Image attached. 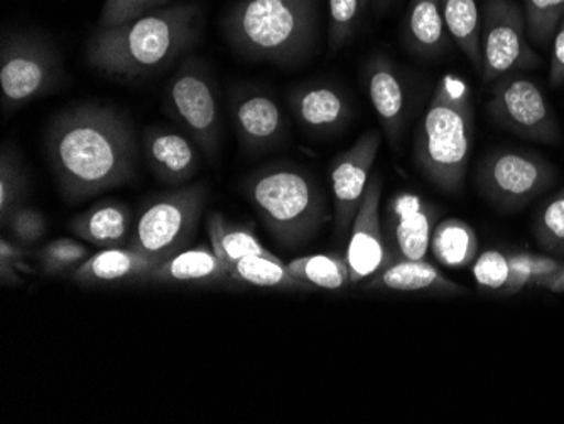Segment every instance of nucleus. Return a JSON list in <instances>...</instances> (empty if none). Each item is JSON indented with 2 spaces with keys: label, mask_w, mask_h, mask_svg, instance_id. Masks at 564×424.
I'll return each mask as SVG.
<instances>
[{
  "label": "nucleus",
  "mask_w": 564,
  "mask_h": 424,
  "mask_svg": "<svg viewBox=\"0 0 564 424\" xmlns=\"http://www.w3.org/2000/svg\"><path fill=\"white\" fill-rule=\"evenodd\" d=\"M380 198H382V178L373 176L355 215L350 240L345 252L351 286L364 283L380 269L391 264V256L383 239L382 220H380Z\"/></svg>",
  "instance_id": "nucleus-15"
},
{
  "label": "nucleus",
  "mask_w": 564,
  "mask_h": 424,
  "mask_svg": "<svg viewBox=\"0 0 564 424\" xmlns=\"http://www.w3.org/2000/svg\"><path fill=\"white\" fill-rule=\"evenodd\" d=\"M65 80L62 55L46 34L6 31L0 43V90L6 116L55 91Z\"/></svg>",
  "instance_id": "nucleus-6"
},
{
  "label": "nucleus",
  "mask_w": 564,
  "mask_h": 424,
  "mask_svg": "<svg viewBox=\"0 0 564 424\" xmlns=\"http://www.w3.org/2000/svg\"><path fill=\"white\" fill-rule=\"evenodd\" d=\"M438 218V208L423 196L408 192L392 196L380 214L391 262L426 261Z\"/></svg>",
  "instance_id": "nucleus-12"
},
{
  "label": "nucleus",
  "mask_w": 564,
  "mask_h": 424,
  "mask_svg": "<svg viewBox=\"0 0 564 424\" xmlns=\"http://www.w3.org/2000/svg\"><path fill=\"white\" fill-rule=\"evenodd\" d=\"M28 251L15 240L2 237L0 240V283L4 286H15L21 283L18 271L30 272V265L25 262Z\"/></svg>",
  "instance_id": "nucleus-37"
},
{
  "label": "nucleus",
  "mask_w": 564,
  "mask_h": 424,
  "mask_svg": "<svg viewBox=\"0 0 564 424\" xmlns=\"http://www.w3.org/2000/svg\"><path fill=\"white\" fill-rule=\"evenodd\" d=\"M544 290L551 291V293H564V265L544 284Z\"/></svg>",
  "instance_id": "nucleus-39"
},
{
  "label": "nucleus",
  "mask_w": 564,
  "mask_h": 424,
  "mask_svg": "<svg viewBox=\"0 0 564 424\" xmlns=\"http://www.w3.org/2000/svg\"><path fill=\"white\" fill-rule=\"evenodd\" d=\"M490 119L528 141L556 145L561 142V128L553 106L543 88L524 73L507 75L494 84L487 104Z\"/></svg>",
  "instance_id": "nucleus-11"
},
{
  "label": "nucleus",
  "mask_w": 564,
  "mask_h": 424,
  "mask_svg": "<svg viewBox=\"0 0 564 424\" xmlns=\"http://www.w3.org/2000/svg\"><path fill=\"white\" fill-rule=\"evenodd\" d=\"M44 149L59 192L72 204L131 183L139 161L132 120L100 104H76L56 113Z\"/></svg>",
  "instance_id": "nucleus-1"
},
{
  "label": "nucleus",
  "mask_w": 564,
  "mask_h": 424,
  "mask_svg": "<svg viewBox=\"0 0 564 424\" xmlns=\"http://www.w3.org/2000/svg\"><path fill=\"white\" fill-rule=\"evenodd\" d=\"M205 8L199 0L176 2L122 26L97 28L88 37V66L104 77L139 81L158 75L202 40Z\"/></svg>",
  "instance_id": "nucleus-2"
},
{
  "label": "nucleus",
  "mask_w": 564,
  "mask_h": 424,
  "mask_svg": "<svg viewBox=\"0 0 564 424\" xmlns=\"http://www.w3.org/2000/svg\"><path fill=\"white\" fill-rule=\"evenodd\" d=\"M28 195V171L18 149L2 145L0 151V221L4 226L9 215L24 204Z\"/></svg>",
  "instance_id": "nucleus-30"
},
{
  "label": "nucleus",
  "mask_w": 564,
  "mask_h": 424,
  "mask_svg": "<svg viewBox=\"0 0 564 424\" xmlns=\"http://www.w3.org/2000/svg\"><path fill=\"white\" fill-rule=\"evenodd\" d=\"M522 11L529 40L538 46H546L563 19L564 0H522Z\"/></svg>",
  "instance_id": "nucleus-33"
},
{
  "label": "nucleus",
  "mask_w": 564,
  "mask_h": 424,
  "mask_svg": "<svg viewBox=\"0 0 564 424\" xmlns=\"http://www.w3.org/2000/svg\"><path fill=\"white\" fill-rule=\"evenodd\" d=\"M230 276L236 284L246 286L262 287V290L291 291V293H307L315 287L303 283L291 274L288 264L269 256H250L240 259L236 264L228 268Z\"/></svg>",
  "instance_id": "nucleus-24"
},
{
  "label": "nucleus",
  "mask_w": 564,
  "mask_h": 424,
  "mask_svg": "<svg viewBox=\"0 0 564 424\" xmlns=\"http://www.w3.org/2000/svg\"><path fill=\"white\" fill-rule=\"evenodd\" d=\"M9 237L21 246L30 247L46 236V218L37 208L22 204L4 224Z\"/></svg>",
  "instance_id": "nucleus-36"
},
{
  "label": "nucleus",
  "mask_w": 564,
  "mask_h": 424,
  "mask_svg": "<svg viewBox=\"0 0 564 424\" xmlns=\"http://www.w3.org/2000/svg\"><path fill=\"white\" fill-rule=\"evenodd\" d=\"M478 237L474 227L459 218L440 220L434 227L431 252L446 268H468L478 256Z\"/></svg>",
  "instance_id": "nucleus-25"
},
{
  "label": "nucleus",
  "mask_w": 564,
  "mask_h": 424,
  "mask_svg": "<svg viewBox=\"0 0 564 424\" xmlns=\"http://www.w3.org/2000/svg\"><path fill=\"white\" fill-rule=\"evenodd\" d=\"M41 272L46 276H62L84 264L90 252L84 243L73 239H56L41 247L36 254Z\"/></svg>",
  "instance_id": "nucleus-32"
},
{
  "label": "nucleus",
  "mask_w": 564,
  "mask_h": 424,
  "mask_svg": "<svg viewBox=\"0 0 564 424\" xmlns=\"http://www.w3.org/2000/svg\"><path fill=\"white\" fill-rule=\"evenodd\" d=\"M142 153L156 180L174 188L188 185L202 167L196 142L188 134L161 126L145 129Z\"/></svg>",
  "instance_id": "nucleus-18"
},
{
  "label": "nucleus",
  "mask_w": 564,
  "mask_h": 424,
  "mask_svg": "<svg viewBox=\"0 0 564 424\" xmlns=\"http://www.w3.org/2000/svg\"><path fill=\"white\" fill-rule=\"evenodd\" d=\"M322 15L323 0H236L220 30L240 58L294 68L315 56Z\"/></svg>",
  "instance_id": "nucleus-3"
},
{
  "label": "nucleus",
  "mask_w": 564,
  "mask_h": 424,
  "mask_svg": "<svg viewBox=\"0 0 564 424\" xmlns=\"http://www.w3.org/2000/svg\"><path fill=\"white\" fill-rule=\"evenodd\" d=\"M364 290L391 293H424L438 296H464L468 290L449 280L427 261H392L366 281Z\"/></svg>",
  "instance_id": "nucleus-19"
},
{
  "label": "nucleus",
  "mask_w": 564,
  "mask_h": 424,
  "mask_svg": "<svg viewBox=\"0 0 564 424\" xmlns=\"http://www.w3.org/2000/svg\"><path fill=\"white\" fill-rule=\"evenodd\" d=\"M392 0H370V8L376 9V11L382 12L391 6Z\"/></svg>",
  "instance_id": "nucleus-40"
},
{
  "label": "nucleus",
  "mask_w": 564,
  "mask_h": 424,
  "mask_svg": "<svg viewBox=\"0 0 564 424\" xmlns=\"http://www.w3.org/2000/svg\"><path fill=\"white\" fill-rule=\"evenodd\" d=\"M166 110L198 145L208 161H217L221 145V112L210 69L202 59L183 58L166 87Z\"/></svg>",
  "instance_id": "nucleus-8"
},
{
  "label": "nucleus",
  "mask_w": 564,
  "mask_h": 424,
  "mask_svg": "<svg viewBox=\"0 0 564 424\" xmlns=\"http://www.w3.org/2000/svg\"><path fill=\"white\" fill-rule=\"evenodd\" d=\"M291 274L318 290L338 291L351 286L347 261L340 254L301 256L288 264Z\"/></svg>",
  "instance_id": "nucleus-28"
},
{
  "label": "nucleus",
  "mask_w": 564,
  "mask_h": 424,
  "mask_svg": "<svg viewBox=\"0 0 564 424\" xmlns=\"http://www.w3.org/2000/svg\"><path fill=\"white\" fill-rule=\"evenodd\" d=\"M524 11L516 0H485L481 8V80L494 85L500 78L541 65L529 44Z\"/></svg>",
  "instance_id": "nucleus-10"
},
{
  "label": "nucleus",
  "mask_w": 564,
  "mask_h": 424,
  "mask_svg": "<svg viewBox=\"0 0 564 424\" xmlns=\"http://www.w3.org/2000/svg\"><path fill=\"white\" fill-rule=\"evenodd\" d=\"M243 193L272 239L300 249L332 218L318 180L296 163H271L243 180Z\"/></svg>",
  "instance_id": "nucleus-5"
},
{
  "label": "nucleus",
  "mask_w": 564,
  "mask_h": 424,
  "mask_svg": "<svg viewBox=\"0 0 564 424\" xmlns=\"http://www.w3.org/2000/svg\"><path fill=\"white\" fill-rule=\"evenodd\" d=\"M177 0H106L98 15L97 28L122 26L148 12L176 4Z\"/></svg>",
  "instance_id": "nucleus-35"
},
{
  "label": "nucleus",
  "mask_w": 564,
  "mask_h": 424,
  "mask_svg": "<svg viewBox=\"0 0 564 424\" xmlns=\"http://www.w3.org/2000/svg\"><path fill=\"white\" fill-rule=\"evenodd\" d=\"M230 117L239 144L249 154L271 153L290 131L286 113L274 95L258 87H237L230 95Z\"/></svg>",
  "instance_id": "nucleus-13"
},
{
  "label": "nucleus",
  "mask_w": 564,
  "mask_h": 424,
  "mask_svg": "<svg viewBox=\"0 0 564 424\" xmlns=\"http://www.w3.org/2000/svg\"><path fill=\"white\" fill-rule=\"evenodd\" d=\"M471 265H474V278L478 290L500 294V296H512L509 252L489 249L478 254Z\"/></svg>",
  "instance_id": "nucleus-34"
},
{
  "label": "nucleus",
  "mask_w": 564,
  "mask_h": 424,
  "mask_svg": "<svg viewBox=\"0 0 564 424\" xmlns=\"http://www.w3.org/2000/svg\"><path fill=\"white\" fill-rule=\"evenodd\" d=\"M380 142L382 138L379 132L370 129L329 166V183L335 204V232L340 237L351 229L364 193L372 178L370 174L379 154Z\"/></svg>",
  "instance_id": "nucleus-14"
},
{
  "label": "nucleus",
  "mask_w": 564,
  "mask_h": 424,
  "mask_svg": "<svg viewBox=\"0 0 564 424\" xmlns=\"http://www.w3.org/2000/svg\"><path fill=\"white\" fill-rule=\"evenodd\" d=\"M532 230L544 252L564 258V186L538 210Z\"/></svg>",
  "instance_id": "nucleus-31"
},
{
  "label": "nucleus",
  "mask_w": 564,
  "mask_h": 424,
  "mask_svg": "<svg viewBox=\"0 0 564 424\" xmlns=\"http://www.w3.org/2000/svg\"><path fill=\"white\" fill-rule=\"evenodd\" d=\"M474 94L459 75L440 78L414 139V163L442 192L462 193L474 144Z\"/></svg>",
  "instance_id": "nucleus-4"
},
{
  "label": "nucleus",
  "mask_w": 564,
  "mask_h": 424,
  "mask_svg": "<svg viewBox=\"0 0 564 424\" xmlns=\"http://www.w3.org/2000/svg\"><path fill=\"white\" fill-rule=\"evenodd\" d=\"M402 43L421 58H438L453 43L443 18L442 0H409Z\"/></svg>",
  "instance_id": "nucleus-22"
},
{
  "label": "nucleus",
  "mask_w": 564,
  "mask_h": 424,
  "mask_svg": "<svg viewBox=\"0 0 564 424\" xmlns=\"http://www.w3.org/2000/svg\"><path fill=\"white\" fill-rule=\"evenodd\" d=\"M207 232L212 249L227 268L250 256L271 254L249 227L237 226L218 211L208 215Z\"/></svg>",
  "instance_id": "nucleus-26"
},
{
  "label": "nucleus",
  "mask_w": 564,
  "mask_h": 424,
  "mask_svg": "<svg viewBox=\"0 0 564 424\" xmlns=\"http://www.w3.org/2000/svg\"><path fill=\"white\" fill-rule=\"evenodd\" d=\"M207 198L203 183L152 196L134 220L129 247L158 262L183 251L195 236Z\"/></svg>",
  "instance_id": "nucleus-7"
},
{
  "label": "nucleus",
  "mask_w": 564,
  "mask_h": 424,
  "mask_svg": "<svg viewBox=\"0 0 564 424\" xmlns=\"http://www.w3.org/2000/svg\"><path fill=\"white\" fill-rule=\"evenodd\" d=\"M364 85L370 106L382 126L389 144L398 151L409 119V85L404 72L389 56L376 55L362 68Z\"/></svg>",
  "instance_id": "nucleus-16"
},
{
  "label": "nucleus",
  "mask_w": 564,
  "mask_h": 424,
  "mask_svg": "<svg viewBox=\"0 0 564 424\" xmlns=\"http://www.w3.org/2000/svg\"><path fill=\"white\" fill-rule=\"evenodd\" d=\"M138 283L214 286V284H232L234 281L227 265L215 254L214 249L202 243L192 249H183L166 261L160 262Z\"/></svg>",
  "instance_id": "nucleus-20"
},
{
  "label": "nucleus",
  "mask_w": 564,
  "mask_h": 424,
  "mask_svg": "<svg viewBox=\"0 0 564 424\" xmlns=\"http://www.w3.org/2000/svg\"><path fill=\"white\" fill-rule=\"evenodd\" d=\"M443 18L453 43L478 73L481 72V12L477 0H442Z\"/></svg>",
  "instance_id": "nucleus-27"
},
{
  "label": "nucleus",
  "mask_w": 564,
  "mask_h": 424,
  "mask_svg": "<svg viewBox=\"0 0 564 424\" xmlns=\"http://www.w3.org/2000/svg\"><path fill=\"white\" fill-rule=\"evenodd\" d=\"M134 220L129 205L107 199L73 217L69 229L78 239L98 249H117L129 247Z\"/></svg>",
  "instance_id": "nucleus-21"
},
{
  "label": "nucleus",
  "mask_w": 564,
  "mask_h": 424,
  "mask_svg": "<svg viewBox=\"0 0 564 424\" xmlns=\"http://www.w3.org/2000/svg\"><path fill=\"white\" fill-rule=\"evenodd\" d=\"M551 43H553V50H551L550 84L554 88H560L564 85V15L557 24Z\"/></svg>",
  "instance_id": "nucleus-38"
},
{
  "label": "nucleus",
  "mask_w": 564,
  "mask_h": 424,
  "mask_svg": "<svg viewBox=\"0 0 564 424\" xmlns=\"http://www.w3.org/2000/svg\"><path fill=\"white\" fill-rule=\"evenodd\" d=\"M553 163L528 149L500 148L490 151L477 167L478 192L503 211L528 207L556 183Z\"/></svg>",
  "instance_id": "nucleus-9"
},
{
  "label": "nucleus",
  "mask_w": 564,
  "mask_h": 424,
  "mask_svg": "<svg viewBox=\"0 0 564 424\" xmlns=\"http://www.w3.org/2000/svg\"><path fill=\"white\" fill-rule=\"evenodd\" d=\"M288 106L300 128L315 138L340 134L354 117L348 95L329 81H304L291 88Z\"/></svg>",
  "instance_id": "nucleus-17"
},
{
  "label": "nucleus",
  "mask_w": 564,
  "mask_h": 424,
  "mask_svg": "<svg viewBox=\"0 0 564 424\" xmlns=\"http://www.w3.org/2000/svg\"><path fill=\"white\" fill-rule=\"evenodd\" d=\"M370 0H328V55L340 52L366 21Z\"/></svg>",
  "instance_id": "nucleus-29"
},
{
  "label": "nucleus",
  "mask_w": 564,
  "mask_h": 424,
  "mask_svg": "<svg viewBox=\"0 0 564 424\" xmlns=\"http://www.w3.org/2000/svg\"><path fill=\"white\" fill-rule=\"evenodd\" d=\"M158 264L160 262L132 251L131 247L101 249L97 254L90 256L84 264L78 265L72 272V278L82 286H101V284H117L123 281L138 283Z\"/></svg>",
  "instance_id": "nucleus-23"
}]
</instances>
